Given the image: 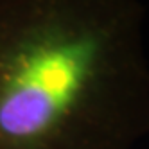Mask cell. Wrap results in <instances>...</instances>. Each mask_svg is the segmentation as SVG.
<instances>
[{
	"instance_id": "obj_1",
	"label": "cell",
	"mask_w": 149,
	"mask_h": 149,
	"mask_svg": "<svg viewBox=\"0 0 149 149\" xmlns=\"http://www.w3.org/2000/svg\"><path fill=\"white\" fill-rule=\"evenodd\" d=\"M140 0H0V149H133L149 135Z\"/></svg>"
}]
</instances>
